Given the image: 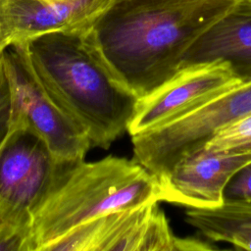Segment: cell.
Instances as JSON below:
<instances>
[{"instance_id": "7a4b0ae2", "label": "cell", "mask_w": 251, "mask_h": 251, "mask_svg": "<svg viewBox=\"0 0 251 251\" xmlns=\"http://www.w3.org/2000/svg\"><path fill=\"white\" fill-rule=\"evenodd\" d=\"M88 27L22 42L38 78L83 129L91 147L108 149L127 132L139 99L108 68Z\"/></svg>"}, {"instance_id": "6da1fadb", "label": "cell", "mask_w": 251, "mask_h": 251, "mask_svg": "<svg viewBox=\"0 0 251 251\" xmlns=\"http://www.w3.org/2000/svg\"><path fill=\"white\" fill-rule=\"evenodd\" d=\"M238 0H112L89 25L114 75L142 99L178 71L191 43Z\"/></svg>"}, {"instance_id": "2e32d148", "label": "cell", "mask_w": 251, "mask_h": 251, "mask_svg": "<svg viewBox=\"0 0 251 251\" xmlns=\"http://www.w3.org/2000/svg\"><path fill=\"white\" fill-rule=\"evenodd\" d=\"M11 91L9 81L0 61V143L10 130Z\"/></svg>"}, {"instance_id": "8fae6325", "label": "cell", "mask_w": 251, "mask_h": 251, "mask_svg": "<svg viewBox=\"0 0 251 251\" xmlns=\"http://www.w3.org/2000/svg\"><path fill=\"white\" fill-rule=\"evenodd\" d=\"M228 64L244 83L251 81V0H238L186 49L179 70L207 63Z\"/></svg>"}, {"instance_id": "5bb4252c", "label": "cell", "mask_w": 251, "mask_h": 251, "mask_svg": "<svg viewBox=\"0 0 251 251\" xmlns=\"http://www.w3.org/2000/svg\"><path fill=\"white\" fill-rule=\"evenodd\" d=\"M225 203L251 202V162L239 169L224 190Z\"/></svg>"}, {"instance_id": "30bf717a", "label": "cell", "mask_w": 251, "mask_h": 251, "mask_svg": "<svg viewBox=\"0 0 251 251\" xmlns=\"http://www.w3.org/2000/svg\"><path fill=\"white\" fill-rule=\"evenodd\" d=\"M112 0H0V26L9 44L88 27Z\"/></svg>"}, {"instance_id": "52a82bcc", "label": "cell", "mask_w": 251, "mask_h": 251, "mask_svg": "<svg viewBox=\"0 0 251 251\" xmlns=\"http://www.w3.org/2000/svg\"><path fill=\"white\" fill-rule=\"evenodd\" d=\"M241 83L225 62L180 69L151 94L139 99L127 133L132 136L172 122Z\"/></svg>"}, {"instance_id": "7c38bea8", "label": "cell", "mask_w": 251, "mask_h": 251, "mask_svg": "<svg viewBox=\"0 0 251 251\" xmlns=\"http://www.w3.org/2000/svg\"><path fill=\"white\" fill-rule=\"evenodd\" d=\"M184 220L212 241L251 250V202L224 203L211 209L188 208Z\"/></svg>"}, {"instance_id": "ba28073f", "label": "cell", "mask_w": 251, "mask_h": 251, "mask_svg": "<svg viewBox=\"0 0 251 251\" xmlns=\"http://www.w3.org/2000/svg\"><path fill=\"white\" fill-rule=\"evenodd\" d=\"M251 162V153L213 152L202 148L158 177L161 201L194 208L224 205V190L232 176Z\"/></svg>"}, {"instance_id": "3957f363", "label": "cell", "mask_w": 251, "mask_h": 251, "mask_svg": "<svg viewBox=\"0 0 251 251\" xmlns=\"http://www.w3.org/2000/svg\"><path fill=\"white\" fill-rule=\"evenodd\" d=\"M161 201L159 178L134 159L75 163L32 218L29 251L93 218Z\"/></svg>"}, {"instance_id": "5b68a950", "label": "cell", "mask_w": 251, "mask_h": 251, "mask_svg": "<svg viewBox=\"0 0 251 251\" xmlns=\"http://www.w3.org/2000/svg\"><path fill=\"white\" fill-rule=\"evenodd\" d=\"M251 114V81L160 126L131 136L133 159L160 177L201 150L223 128Z\"/></svg>"}, {"instance_id": "9c48e42d", "label": "cell", "mask_w": 251, "mask_h": 251, "mask_svg": "<svg viewBox=\"0 0 251 251\" xmlns=\"http://www.w3.org/2000/svg\"><path fill=\"white\" fill-rule=\"evenodd\" d=\"M158 203L93 218L48 243L41 251H149Z\"/></svg>"}, {"instance_id": "4fadbf2b", "label": "cell", "mask_w": 251, "mask_h": 251, "mask_svg": "<svg viewBox=\"0 0 251 251\" xmlns=\"http://www.w3.org/2000/svg\"><path fill=\"white\" fill-rule=\"evenodd\" d=\"M204 148L213 152L251 153V114L220 130Z\"/></svg>"}, {"instance_id": "e0dca14e", "label": "cell", "mask_w": 251, "mask_h": 251, "mask_svg": "<svg viewBox=\"0 0 251 251\" xmlns=\"http://www.w3.org/2000/svg\"><path fill=\"white\" fill-rule=\"evenodd\" d=\"M9 46L3 32H2V29H1V26H0V60H1V57H2V54L3 52L5 51V49Z\"/></svg>"}, {"instance_id": "8992f818", "label": "cell", "mask_w": 251, "mask_h": 251, "mask_svg": "<svg viewBox=\"0 0 251 251\" xmlns=\"http://www.w3.org/2000/svg\"><path fill=\"white\" fill-rule=\"evenodd\" d=\"M0 61L11 91L10 128L27 126L58 158L83 161L92 148L86 133L46 90L29 63L24 43L8 46Z\"/></svg>"}, {"instance_id": "9a60e30c", "label": "cell", "mask_w": 251, "mask_h": 251, "mask_svg": "<svg viewBox=\"0 0 251 251\" xmlns=\"http://www.w3.org/2000/svg\"><path fill=\"white\" fill-rule=\"evenodd\" d=\"M30 228L0 223V251H29Z\"/></svg>"}, {"instance_id": "277c9868", "label": "cell", "mask_w": 251, "mask_h": 251, "mask_svg": "<svg viewBox=\"0 0 251 251\" xmlns=\"http://www.w3.org/2000/svg\"><path fill=\"white\" fill-rule=\"evenodd\" d=\"M75 163L58 158L29 127H11L0 143V223L31 227L36 211Z\"/></svg>"}]
</instances>
